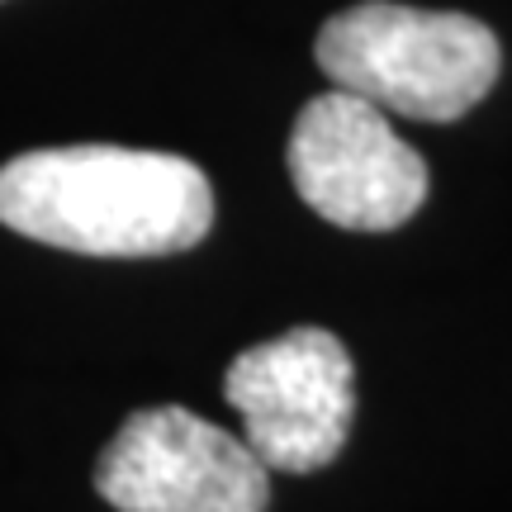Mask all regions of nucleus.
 I'll return each mask as SVG.
<instances>
[{
    "mask_svg": "<svg viewBox=\"0 0 512 512\" xmlns=\"http://www.w3.org/2000/svg\"><path fill=\"white\" fill-rule=\"evenodd\" d=\"M290 181L318 219L347 233H394L427 200V162L375 100L342 86L313 95L294 119Z\"/></svg>",
    "mask_w": 512,
    "mask_h": 512,
    "instance_id": "nucleus-3",
    "label": "nucleus"
},
{
    "mask_svg": "<svg viewBox=\"0 0 512 512\" xmlns=\"http://www.w3.org/2000/svg\"><path fill=\"white\" fill-rule=\"evenodd\" d=\"M0 223L81 256H171L214 223V190L176 152L76 143L0 166Z\"/></svg>",
    "mask_w": 512,
    "mask_h": 512,
    "instance_id": "nucleus-1",
    "label": "nucleus"
},
{
    "mask_svg": "<svg viewBox=\"0 0 512 512\" xmlns=\"http://www.w3.org/2000/svg\"><path fill=\"white\" fill-rule=\"evenodd\" d=\"M95 489L119 512H266V460L181 403L138 408L95 465Z\"/></svg>",
    "mask_w": 512,
    "mask_h": 512,
    "instance_id": "nucleus-5",
    "label": "nucleus"
},
{
    "mask_svg": "<svg viewBox=\"0 0 512 512\" xmlns=\"http://www.w3.org/2000/svg\"><path fill=\"white\" fill-rule=\"evenodd\" d=\"M318 67L332 86L422 124H451L494 91L503 53L489 24L456 10L366 0L318 29Z\"/></svg>",
    "mask_w": 512,
    "mask_h": 512,
    "instance_id": "nucleus-2",
    "label": "nucleus"
},
{
    "mask_svg": "<svg viewBox=\"0 0 512 512\" xmlns=\"http://www.w3.org/2000/svg\"><path fill=\"white\" fill-rule=\"evenodd\" d=\"M242 437L266 470L313 475L342 456L356 413L351 351L328 328H294L247 347L223 375Z\"/></svg>",
    "mask_w": 512,
    "mask_h": 512,
    "instance_id": "nucleus-4",
    "label": "nucleus"
}]
</instances>
